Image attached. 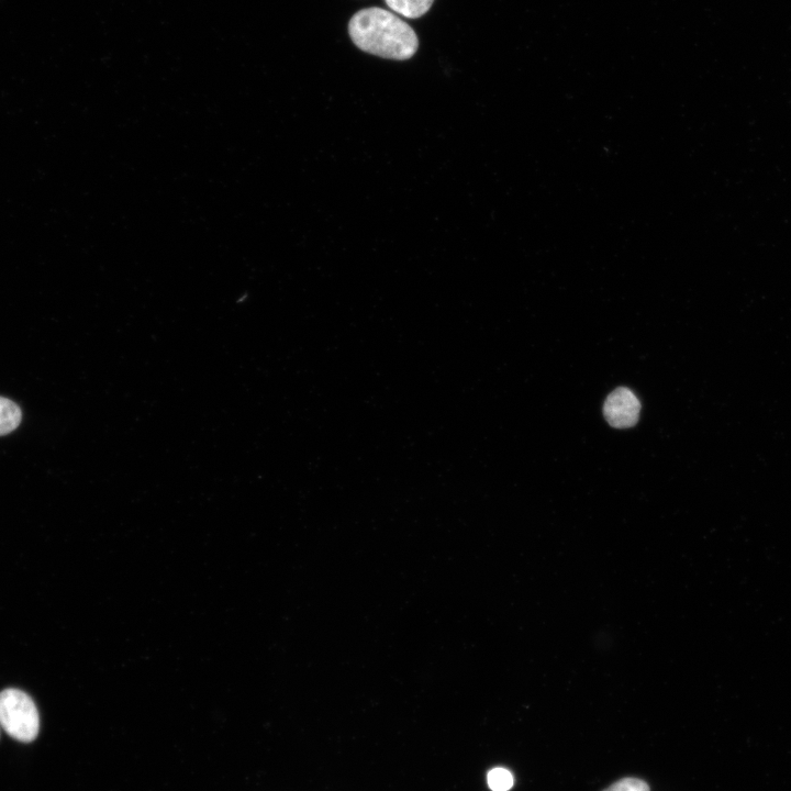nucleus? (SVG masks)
<instances>
[{"label": "nucleus", "instance_id": "nucleus-5", "mask_svg": "<svg viewBox=\"0 0 791 791\" xmlns=\"http://www.w3.org/2000/svg\"><path fill=\"white\" fill-rule=\"evenodd\" d=\"M22 419L21 409L13 401L0 397V436L14 431Z\"/></svg>", "mask_w": 791, "mask_h": 791}, {"label": "nucleus", "instance_id": "nucleus-7", "mask_svg": "<svg viewBox=\"0 0 791 791\" xmlns=\"http://www.w3.org/2000/svg\"><path fill=\"white\" fill-rule=\"evenodd\" d=\"M603 791H649V787L640 779L623 778Z\"/></svg>", "mask_w": 791, "mask_h": 791}, {"label": "nucleus", "instance_id": "nucleus-6", "mask_svg": "<svg viewBox=\"0 0 791 791\" xmlns=\"http://www.w3.org/2000/svg\"><path fill=\"white\" fill-rule=\"evenodd\" d=\"M487 781L492 791H509L513 786V776L509 770L498 767L488 772Z\"/></svg>", "mask_w": 791, "mask_h": 791}, {"label": "nucleus", "instance_id": "nucleus-1", "mask_svg": "<svg viewBox=\"0 0 791 791\" xmlns=\"http://www.w3.org/2000/svg\"><path fill=\"white\" fill-rule=\"evenodd\" d=\"M348 33L358 48L382 58L405 60L419 47L414 30L393 12L378 7L356 12L349 20Z\"/></svg>", "mask_w": 791, "mask_h": 791}, {"label": "nucleus", "instance_id": "nucleus-3", "mask_svg": "<svg viewBox=\"0 0 791 791\" xmlns=\"http://www.w3.org/2000/svg\"><path fill=\"white\" fill-rule=\"evenodd\" d=\"M640 412V402L628 388L620 387L612 391L603 405L604 417L616 428H627L636 424Z\"/></svg>", "mask_w": 791, "mask_h": 791}, {"label": "nucleus", "instance_id": "nucleus-4", "mask_svg": "<svg viewBox=\"0 0 791 791\" xmlns=\"http://www.w3.org/2000/svg\"><path fill=\"white\" fill-rule=\"evenodd\" d=\"M385 2L396 13L409 19H416L431 9L434 0H385Z\"/></svg>", "mask_w": 791, "mask_h": 791}, {"label": "nucleus", "instance_id": "nucleus-2", "mask_svg": "<svg viewBox=\"0 0 791 791\" xmlns=\"http://www.w3.org/2000/svg\"><path fill=\"white\" fill-rule=\"evenodd\" d=\"M0 725L12 738L30 743L40 728L38 712L25 692L9 688L0 692Z\"/></svg>", "mask_w": 791, "mask_h": 791}]
</instances>
